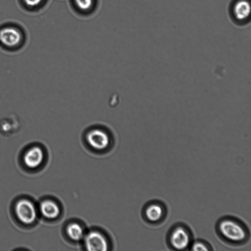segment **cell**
<instances>
[{"label":"cell","mask_w":251,"mask_h":251,"mask_svg":"<svg viewBox=\"0 0 251 251\" xmlns=\"http://www.w3.org/2000/svg\"><path fill=\"white\" fill-rule=\"evenodd\" d=\"M212 250V246L208 242L200 239L193 240L189 248V250L195 251H210Z\"/></svg>","instance_id":"obj_12"},{"label":"cell","mask_w":251,"mask_h":251,"mask_svg":"<svg viewBox=\"0 0 251 251\" xmlns=\"http://www.w3.org/2000/svg\"><path fill=\"white\" fill-rule=\"evenodd\" d=\"M68 236L73 240L79 241L84 236V231L82 227L77 223H72L67 228Z\"/></svg>","instance_id":"obj_11"},{"label":"cell","mask_w":251,"mask_h":251,"mask_svg":"<svg viewBox=\"0 0 251 251\" xmlns=\"http://www.w3.org/2000/svg\"><path fill=\"white\" fill-rule=\"evenodd\" d=\"M215 231L225 243L233 246L247 243L250 237V230L246 224L239 218L224 216L217 221Z\"/></svg>","instance_id":"obj_1"},{"label":"cell","mask_w":251,"mask_h":251,"mask_svg":"<svg viewBox=\"0 0 251 251\" xmlns=\"http://www.w3.org/2000/svg\"><path fill=\"white\" fill-rule=\"evenodd\" d=\"M168 210L166 204L159 200L149 201L143 210V216L146 221L152 225L162 224L166 219Z\"/></svg>","instance_id":"obj_3"},{"label":"cell","mask_w":251,"mask_h":251,"mask_svg":"<svg viewBox=\"0 0 251 251\" xmlns=\"http://www.w3.org/2000/svg\"><path fill=\"white\" fill-rule=\"evenodd\" d=\"M21 34L17 30L7 27L0 31V41L8 47L17 45L21 40Z\"/></svg>","instance_id":"obj_9"},{"label":"cell","mask_w":251,"mask_h":251,"mask_svg":"<svg viewBox=\"0 0 251 251\" xmlns=\"http://www.w3.org/2000/svg\"><path fill=\"white\" fill-rule=\"evenodd\" d=\"M84 242L87 249L90 251H105L108 248L104 236L96 231L89 232L85 237Z\"/></svg>","instance_id":"obj_7"},{"label":"cell","mask_w":251,"mask_h":251,"mask_svg":"<svg viewBox=\"0 0 251 251\" xmlns=\"http://www.w3.org/2000/svg\"><path fill=\"white\" fill-rule=\"evenodd\" d=\"M40 210L45 217L50 219L57 218L60 213V209L58 205L50 200L43 201L40 205Z\"/></svg>","instance_id":"obj_10"},{"label":"cell","mask_w":251,"mask_h":251,"mask_svg":"<svg viewBox=\"0 0 251 251\" xmlns=\"http://www.w3.org/2000/svg\"><path fill=\"white\" fill-rule=\"evenodd\" d=\"M74 2L79 9L86 11L91 8L94 0H74Z\"/></svg>","instance_id":"obj_13"},{"label":"cell","mask_w":251,"mask_h":251,"mask_svg":"<svg viewBox=\"0 0 251 251\" xmlns=\"http://www.w3.org/2000/svg\"><path fill=\"white\" fill-rule=\"evenodd\" d=\"M193 241V233L185 224L177 223L169 229L166 235L168 248L174 251H185L189 248Z\"/></svg>","instance_id":"obj_2"},{"label":"cell","mask_w":251,"mask_h":251,"mask_svg":"<svg viewBox=\"0 0 251 251\" xmlns=\"http://www.w3.org/2000/svg\"><path fill=\"white\" fill-rule=\"evenodd\" d=\"M86 139L92 148L98 150L106 149L110 141L108 133L103 129L98 128L90 130L86 135Z\"/></svg>","instance_id":"obj_5"},{"label":"cell","mask_w":251,"mask_h":251,"mask_svg":"<svg viewBox=\"0 0 251 251\" xmlns=\"http://www.w3.org/2000/svg\"><path fill=\"white\" fill-rule=\"evenodd\" d=\"M250 3L248 0H234L230 12L231 18L236 23H246L250 14Z\"/></svg>","instance_id":"obj_6"},{"label":"cell","mask_w":251,"mask_h":251,"mask_svg":"<svg viewBox=\"0 0 251 251\" xmlns=\"http://www.w3.org/2000/svg\"><path fill=\"white\" fill-rule=\"evenodd\" d=\"M44 153L42 150L37 147H33L29 149L24 155V162L29 168H36L42 163Z\"/></svg>","instance_id":"obj_8"},{"label":"cell","mask_w":251,"mask_h":251,"mask_svg":"<svg viewBox=\"0 0 251 251\" xmlns=\"http://www.w3.org/2000/svg\"><path fill=\"white\" fill-rule=\"evenodd\" d=\"M25 3L29 6H35L38 5L42 0H24Z\"/></svg>","instance_id":"obj_14"},{"label":"cell","mask_w":251,"mask_h":251,"mask_svg":"<svg viewBox=\"0 0 251 251\" xmlns=\"http://www.w3.org/2000/svg\"><path fill=\"white\" fill-rule=\"evenodd\" d=\"M15 210L18 219L24 224H31L36 219L35 207L28 200L22 199L18 201L16 203Z\"/></svg>","instance_id":"obj_4"}]
</instances>
